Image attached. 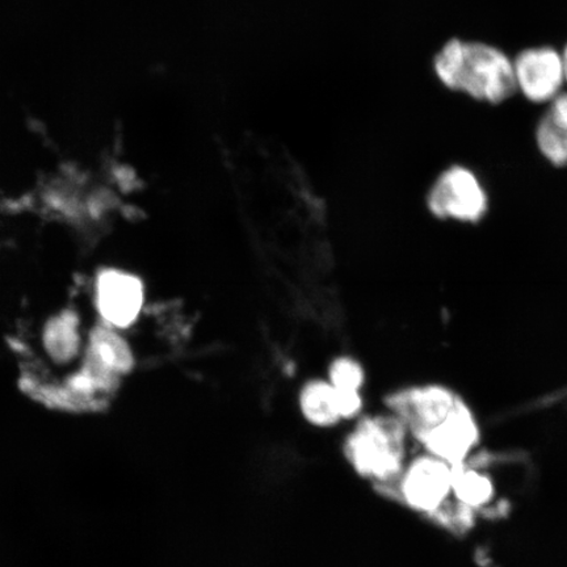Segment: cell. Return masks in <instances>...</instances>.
<instances>
[{
  "instance_id": "6",
  "label": "cell",
  "mask_w": 567,
  "mask_h": 567,
  "mask_svg": "<svg viewBox=\"0 0 567 567\" xmlns=\"http://www.w3.org/2000/svg\"><path fill=\"white\" fill-rule=\"evenodd\" d=\"M515 82L529 102H553L566 83L563 53L549 47L530 48L514 60Z\"/></svg>"
},
{
  "instance_id": "3",
  "label": "cell",
  "mask_w": 567,
  "mask_h": 567,
  "mask_svg": "<svg viewBox=\"0 0 567 567\" xmlns=\"http://www.w3.org/2000/svg\"><path fill=\"white\" fill-rule=\"evenodd\" d=\"M394 492L414 512L429 515L455 534H465L476 520L453 499V465L429 453L408 461Z\"/></svg>"
},
{
  "instance_id": "7",
  "label": "cell",
  "mask_w": 567,
  "mask_h": 567,
  "mask_svg": "<svg viewBox=\"0 0 567 567\" xmlns=\"http://www.w3.org/2000/svg\"><path fill=\"white\" fill-rule=\"evenodd\" d=\"M95 303L106 326L130 328L144 307V287L136 276L104 272L96 282Z\"/></svg>"
},
{
  "instance_id": "11",
  "label": "cell",
  "mask_w": 567,
  "mask_h": 567,
  "mask_svg": "<svg viewBox=\"0 0 567 567\" xmlns=\"http://www.w3.org/2000/svg\"><path fill=\"white\" fill-rule=\"evenodd\" d=\"M328 381L336 389L360 390L364 385L365 373L357 360L338 358L330 365Z\"/></svg>"
},
{
  "instance_id": "2",
  "label": "cell",
  "mask_w": 567,
  "mask_h": 567,
  "mask_svg": "<svg viewBox=\"0 0 567 567\" xmlns=\"http://www.w3.org/2000/svg\"><path fill=\"white\" fill-rule=\"evenodd\" d=\"M434 66L445 87L480 102L499 104L517 91L514 61L484 42L453 39L437 53Z\"/></svg>"
},
{
  "instance_id": "8",
  "label": "cell",
  "mask_w": 567,
  "mask_h": 567,
  "mask_svg": "<svg viewBox=\"0 0 567 567\" xmlns=\"http://www.w3.org/2000/svg\"><path fill=\"white\" fill-rule=\"evenodd\" d=\"M487 464L488 458L472 456L464 463L453 465V499L476 517L505 512Z\"/></svg>"
},
{
  "instance_id": "10",
  "label": "cell",
  "mask_w": 567,
  "mask_h": 567,
  "mask_svg": "<svg viewBox=\"0 0 567 567\" xmlns=\"http://www.w3.org/2000/svg\"><path fill=\"white\" fill-rule=\"evenodd\" d=\"M538 148L551 165H567V125L559 122L550 112L542 118L536 131Z\"/></svg>"
},
{
  "instance_id": "12",
  "label": "cell",
  "mask_w": 567,
  "mask_h": 567,
  "mask_svg": "<svg viewBox=\"0 0 567 567\" xmlns=\"http://www.w3.org/2000/svg\"><path fill=\"white\" fill-rule=\"evenodd\" d=\"M337 390V406L340 421H351L363 410V396L360 390Z\"/></svg>"
},
{
  "instance_id": "4",
  "label": "cell",
  "mask_w": 567,
  "mask_h": 567,
  "mask_svg": "<svg viewBox=\"0 0 567 567\" xmlns=\"http://www.w3.org/2000/svg\"><path fill=\"white\" fill-rule=\"evenodd\" d=\"M409 431L399 417H364L347 436L344 452L360 476L394 486L408 464Z\"/></svg>"
},
{
  "instance_id": "1",
  "label": "cell",
  "mask_w": 567,
  "mask_h": 567,
  "mask_svg": "<svg viewBox=\"0 0 567 567\" xmlns=\"http://www.w3.org/2000/svg\"><path fill=\"white\" fill-rule=\"evenodd\" d=\"M388 405L431 456L456 465L471 458L477 449L481 434L476 416L449 388L423 385L400 390L389 396Z\"/></svg>"
},
{
  "instance_id": "9",
  "label": "cell",
  "mask_w": 567,
  "mask_h": 567,
  "mask_svg": "<svg viewBox=\"0 0 567 567\" xmlns=\"http://www.w3.org/2000/svg\"><path fill=\"white\" fill-rule=\"evenodd\" d=\"M300 409L309 423L329 429L340 422L337 390L329 381L313 380L301 390Z\"/></svg>"
},
{
  "instance_id": "13",
  "label": "cell",
  "mask_w": 567,
  "mask_h": 567,
  "mask_svg": "<svg viewBox=\"0 0 567 567\" xmlns=\"http://www.w3.org/2000/svg\"><path fill=\"white\" fill-rule=\"evenodd\" d=\"M549 112L553 116H556L559 122L567 125V94H559L555 101L551 102Z\"/></svg>"
},
{
  "instance_id": "14",
  "label": "cell",
  "mask_w": 567,
  "mask_h": 567,
  "mask_svg": "<svg viewBox=\"0 0 567 567\" xmlns=\"http://www.w3.org/2000/svg\"><path fill=\"white\" fill-rule=\"evenodd\" d=\"M563 56H564V65H565V78H566V83H567V47L565 49V52L563 53Z\"/></svg>"
},
{
  "instance_id": "5",
  "label": "cell",
  "mask_w": 567,
  "mask_h": 567,
  "mask_svg": "<svg viewBox=\"0 0 567 567\" xmlns=\"http://www.w3.org/2000/svg\"><path fill=\"white\" fill-rule=\"evenodd\" d=\"M432 215L461 223H477L487 210V196L470 168L453 166L439 176L427 198Z\"/></svg>"
}]
</instances>
